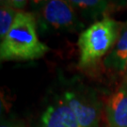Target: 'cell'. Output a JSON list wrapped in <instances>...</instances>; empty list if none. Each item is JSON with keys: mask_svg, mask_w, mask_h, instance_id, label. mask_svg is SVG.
I'll return each mask as SVG.
<instances>
[{"mask_svg": "<svg viewBox=\"0 0 127 127\" xmlns=\"http://www.w3.org/2000/svg\"><path fill=\"white\" fill-rule=\"evenodd\" d=\"M50 50L40 41L37 20L32 12L19 10L8 34L1 40V61H31L41 59Z\"/></svg>", "mask_w": 127, "mask_h": 127, "instance_id": "cell-1", "label": "cell"}, {"mask_svg": "<svg viewBox=\"0 0 127 127\" xmlns=\"http://www.w3.org/2000/svg\"><path fill=\"white\" fill-rule=\"evenodd\" d=\"M123 26V23L111 17H103L84 29L77 41L78 66L83 69L91 67L112 50Z\"/></svg>", "mask_w": 127, "mask_h": 127, "instance_id": "cell-2", "label": "cell"}, {"mask_svg": "<svg viewBox=\"0 0 127 127\" xmlns=\"http://www.w3.org/2000/svg\"><path fill=\"white\" fill-rule=\"evenodd\" d=\"M40 14L42 24L55 31L73 32L83 27L76 10L67 0H50Z\"/></svg>", "mask_w": 127, "mask_h": 127, "instance_id": "cell-3", "label": "cell"}, {"mask_svg": "<svg viewBox=\"0 0 127 127\" xmlns=\"http://www.w3.org/2000/svg\"><path fill=\"white\" fill-rule=\"evenodd\" d=\"M63 100L74 113L81 127H99L100 112L97 104L74 91L64 92Z\"/></svg>", "mask_w": 127, "mask_h": 127, "instance_id": "cell-4", "label": "cell"}, {"mask_svg": "<svg viewBox=\"0 0 127 127\" xmlns=\"http://www.w3.org/2000/svg\"><path fill=\"white\" fill-rule=\"evenodd\" d=\"M41 127H81L73 110L62 99L48 106L41 115Z\"/></svg>", "mask_w": 127, "mask_h": 127, "instance_id": "cell-5", "label": "cell"}, {"mask_svg": "<svg viewBox=\"0 0 127 127\" xmlns=\"http://www.w3.org/2000/svg\"><path fill=\"white\" fill-rule=\"evenodd\" d=\"M105 114L107 127H127V84L110 96Z\"/></svg>", "mask_w": 127, "mask_h": 127, "instance_id": "cell-6", "label": "cell"}, {"mask_svg": "<svg viewBox=\"0 0 127 127\" xmlns=\"http://www.w3.org/2000/svg\"><path fill=\"white\" fill-rule=\"evenodd\" d=\"M127 64V22L123 23L118 41L104 59V65L109 69L124 71Z\"/></svg>", "mask_w": 127, "mask_h": 127, "instance_id": "cell-7", "label": "cell"}, {"mask_svg": "<svg viewBox=\"0 0 127 127\" xmlns=\"http://www.w3.org/2000/svg\"><path fill=\"white\" fill-rule=\"evenodd\" d=\"M76 12L88 19H97L104 15L110 0H67Z\"/></svg>", "mask_w": 127, "mask_h": 127, "instance_id": "cell-8", "label": "cell"}, {"mask_svg": "<svg viewBox=\"0 0 127 127\" xmlns=\"http://www.w3.org/2000/svg\"><path fill=\"white\" fill-rule=\"evenodd\" d=\"M19 10H16L9 5H4L0 8V38L3 40L8 34L14 23Z\"/></svg>", "mask_w": 127, "mask_h": 127, "instance_id": "cell-9", "label": "cell"}, {"mask_svg": "<svg viewBox=\"0 0 127 127\" xmlns=\"http://www.w3.org/2000/svg\"><path fill=\"white\" fill-rule=\"evenodd\" d=\"M50 0H29V6L35 12H40Z\"/></svg>", "mask_w": 127, "mask_h": 127, "instance_id": "cell-10", "label": "cell"}, {"mask_svg": "<svg viewBox=\"0 0 127 127\" xmlns=\"http://www.w3.org/2000/svg\"><path fill=\"white\" fill-rule=\"evenodd\" d=\"M10 6L16 10H24L29 0H9Z\"/></svg>", "mask_w": 127, "mask_h": 127, "instance_id": "cell-11", "label": "cell"}, {"mask_svg": "<svg viewBox=\"0 0 127 127\" xmlns=\"http://www.w3.org/2000/svg\"><path fill=\"white\" fill-rule=\"evenodd\" d=\"M111 3L118 6H127V0H112Z\"/></svg>", "mask_w": 127, "mask_h": 127, "instance_id": "cell-12", "label": "cell"}, {"mask_svg": "<svg viewBox=\"0 0 127 127\" xmlns=\"http://www.w3.org/2000/svg\"><path fill=\"white\" fill-rule=\"evenodd\" d=\"M0 3H1V6H4V5H9L10 6V1L9 0H0Z\"/></svg>", "mask_w": 127, "mask_h": 127, "instance_id": "cell-13", "label": "cell"}, {"mask_svg": "<svg viewBox=\"0 0 127 127\" xmlns=\"http://www.w3.org/2000/svg\"><path fill=\"white\" fill-rule=\"evenodd\" d=\"M1 127H20V126H17V125H13V124H2Z\"/></svg>", "mask_w": 127, "mask_h": 127, "instance_id": "cell-14", "label": "cell"}, {"mask_svg": "<svg viewBox=\"0 0 127 127\" xmlns=\"http://www.w3.org/2000/svg\"><path fill=\"white\" fill-rule=\"evenodd\" d=\"M124 71H125V73H126V77H127V64H126V67H125V70H124Z\"/></svg>", "mask_w": 127, "mask_h": 127, "instance_id": "cell-15", "label": "cell"}, {"mask_svg": "<svg viewBox=\"0 0 127 127\" xmlns=\"http://www.w3.org/2000/svg\"><path fill=\"white\" fill-rule=\"evenodd\" d=\"M111 1H112V0H110V3H111Z\"/></svg>", "mask_w": 127, "mask_h": 127, "instance_id": "cell-16", "label": "cell"}]
</instances>
